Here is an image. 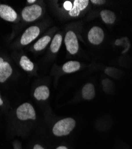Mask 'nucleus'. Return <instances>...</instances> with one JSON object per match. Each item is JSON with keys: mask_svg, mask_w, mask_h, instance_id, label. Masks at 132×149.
I'll return each mask as SVG.
<instances>
[{"mask_svg": "<svg viewBox=\"0 0 132 149\" xmlns=\"http://www.w3.org/2000/svg\"><path fill=\"white\" fill-rule=\"evenodd\" d=\"M76 126V121L72 118H68L58 121L53 127V134L57 136L68 135Z\"/></svg>", "mask_w": 132, "mask_h": 149, "instance_id": "1", "label": "nucleus"}, {"mask_svg": "<svg viewBox=\"0 0 132 149\" xmlns=\"http://www.w3.org/2000/svg\"><path fill=\"white\" fill-rule=\"evenodd\" d=\"M42 13L41 7L38 5H32L26 7L22 11V17L26 22H32L39 18Z\"/></svg>", "mask_w": 132, "mask_h": 149, "instance_id": "2", "label": "nucleus"}, {"mask_svg": "<svg viewBox=\"0 0 132 149\" xmlns=\"http://www.w3.org/2000/svg\"><path fill=\"white\" fill-rule=\"evenodd\" d=\"M17 116L21 120H26L28 119H36L35 111L33 106L28 103H25L20 106L17 109Z\"/></svg>", "mask_w": 132, "mask_h": 149, "instance_id": "3", "label": "nucleus"}, {"mask_svg": "<svg viewBox=\"0 0 132 149\" xmlns=\"http://www.w3.org/2000/svg\"><path fill=\"white\" fill-rule=\"evenodd\" d=\"M64 42L67 51L71 54H75L77 53L79 49V42L77 36L74 32L70 31L67 32Z\"/></svg>", "mask_w": 132, "mask_h": 149, "instance_id": "4", "label": "nucleus"}, {"mask_svg": "<svg viewBox=\"0 0 132 149\" xmlns=\"http://www.w3.org/2000/svg\"><path fill=\"white\" fill-rule=\"evenodd\" d=\"M88 38L89 42L93 45H100L104 38V31L98 26H93L88 32Z\"/></svg>", "mask_w": 132, "mask_h": 149, "instance_id": "5", "label": "nucleus"}, {"mask_svg": "<svg viewBox=\"0 0 132 149\" xmlns=\"http://www.w3.org/2000/svg\"><path fill=\"white\" fill-rule=\"evenodd\" d=\"M40 33V29L38 26H31L27 29L21 36L20 42L21 45H26L30 43L37 38Z\"/></svg>", "mask_w": 132, "mask_h": 149, "instance_id": "6", "label": "nucleus"}, {"mask_svg": "<svg viewBox=\"0 0 132 149\" xmlns=\"http://www.w3.org/2000/svg\"><path fill=\"white\" fill-rule=\"evenodd\" d=\"M0 17L8 22H14L16 20L17 15L16 12L11 7L1 4L0 5Z\"/></svg>", "mask_w": 132, "mask_h": 149, "instance_id": "7", "label": "nucleus"}, {"mask_svg": "<svg viewBox=\"0 0 132 149\" xmlns=\"http://www.w3.org/2000/svg\"><path fill=\"white\" fill-rule=\"evenodd\" d=\"M88 0H75L71 10L68 11L70 16L76 17L79 16L80 12L85 10L89 4Z\"/></svg>", "mask_w": 132, "mask_h": 149, "instance_id": "8", "label": "nucleus"}, {"mask_svg": "<svg viewBox=\"0 0 132 149\" xmlns=\"http://www.w3.org/2000/svg\"><path fill=\"white\" fill-rule=\"evenodd\" d=\"M12 72L13 70L10 64L0 57V82H4L11 76Z\"/></svg>", "mask_w": 132, "mask_h": 149, "instance_id": "9", "label": "nucleus"}, {"mask_svg": "<svg viewBox=\"0 0 132 149\" xmlns=\"http://www.w3.org/2000/svg\"><path fill=\"white\" fill-rule=\"evenodd\" d=\"M50 95V91L46 86L42 85L38 86L34 93L35 97L38 100H45Z\"/></svg>", "mask_w": 132, "mask_h": 149, "instance_id": "10", "label": "nucleus"}, {"mask_svg": "<svg viewBox=\"0 0 132 149\" xmlns=\"http://www.w3.org/2000/svg\"><path fill=\"white\" fill-rule=\"evenodd\" d=\"M82 97L87 100H91L95 96V86L91 83H88L83 86L82 91Z\"/></svg>", "mask_w": 132, "mask_h": 149, "instance_id": "11", "label": "nucleus"}, {"mask_svg": "<svg viewBox=\"0 0 132 149\" xmlns=\"http://www.w3.org/2000/svg\"><path fill=\"white\" fill-rule=\"evenodd\" d=\"M100 15L102 21L106 24H113L116 19V16L113 11L109 10H103Z\"/></svg>", "mask_w": 132, "mask_h": 149, "instance_id": "12", "label": "nucleus"}, {"mask_svg": "<svg viewBox=\"0 0 132 149\" xmlns=\"http://www.w3.org/2000/svg\"><path fill=\"white\" fill-rule=\"evenodd\" d=\"M80 69V63L77 61H69L64 64L63 70L66 73H72L79 70Z\"/></svg>", "mask_w": 132, "mask_h": 149, "instance_id": "13", "label": "nucleus"}, {"mask_svg": "<svg viewBox=\"0 0 132 149\" xmlns=\"http://www.w3.org/2000/svg\"><path fill=\"white\" fill-rule=\"evenodd\" d=\"M62 40H63L62 36L61 35L57 34L54 36L50 46L51 51L53 53H56L57 52H58L59 48H60L62 45Z\"/></svg>", "mask_w": 132, "mask_h": 149, "instance_id": "14", "label": "nucleus"}, {"mask_svg": "<svg viewBox=\"0 0 132 149\" xmlns=\"http://www.w3.org/2000/svg\"><path fill=\"white\" fill-rule=\"evenodd\" d=\"M51 41V37L45 36L39 39L34 45V49L37 51H41L44 49Z\"/></svg>", "mask_w": 132, "mask_h": 149, "instance_id": "15", "label": "nucleus"}, {"mask_svg": "<svg viewBox=\"0 0 132 149\" xmlns=\"http://www.w3.org/2000/svg\"><path fill=\"white\" fill-rule=\"evenodd\" d=\"M20 65L24 70L26 71H32L34 68L33 63L28 57L25 56H23L21 57Z\"/></svg>", "mask_w": 132, "mask_h": 149, "instance_id": "16", "label": "nucleus"}, {"mask_svg": "<svg viewBox=\"0 0 132 149\" xmlns=\"http://www.w3.org/2000/svg\"><path fill=\"white\" fill-rule=\"evenodd\" d=\"M64 7L66 10L70 11V10H71L73 6H72V4L70 1H66L64 3Z\"/></svg>", "mask_w": 132, "mask_h": 149, "instance_id": "17", "label": "nucleus"}, {"mask_svg": "<svg viewBox=\"0 0 132 149\" xmlns=\"http://www.w3.org/2000/svg\"><path fill=\"white\" fill-rule=\"evenodd\" d=\"M91 2L97 5H102L105 3V1H104V0H91Z\"/></svg>", "mask_w": 132, "mask_h": 149, "instance_id": "18", "label": "nucleus"}, {"mask_svg": "<svg viewBox=\"0 0 132 149\" xmlns=\"http://www.w3.org/2000/svg\"><path fill=\"white\" fill-rule=\"evenodd\" d=\"M33 149H45L44 148L42 147H41L40 145L39 144H36L34 147H33Z\"/></svg>", "mask_w": 132, "mask_h": 149, "instance_id": "19", "label": "nucleus"}, {"mask_svg": "<svg viewBox=\"0 0 132 149\" xmlns=\"http://www.w3.org/2000/svg\"><path fill=\"white\" fill-rule=\"evenodd\" d=\"M56 149H68L66 146H59L58 147H57Z\"/></svg>", "mask_w": 132, "mask_h": 149, "instance_id": "20", "label": "nucleus"}, {"mask_svg": "<svg viewBox=\"0 0 132 149\" xmlns=\"http://www.w3.org/2000/svg\"><path fill=\"white\" fill-rule=\"evenodd\" d=\"M35 1H36L35 0H28V2L29 3H35Z\"/></svg>", "mask_w": 132, "mask_h": 149, "instance_id": "21", "label": "nucleus"}, {"mask_svg": "<svg viewBox=\"0 0 132 149\" xmlns=\"http://www.w3.org/2000/svg\"><path fill=\"white\" fill-rule=\"evenodd\" d=\"M3 100H2V99H1V97H0V106L3 105Z\"/></svg>", "mask_w": 132, "mask_h": 149, "instance_id": "22", "label": "nucleus"}]
</instances>
